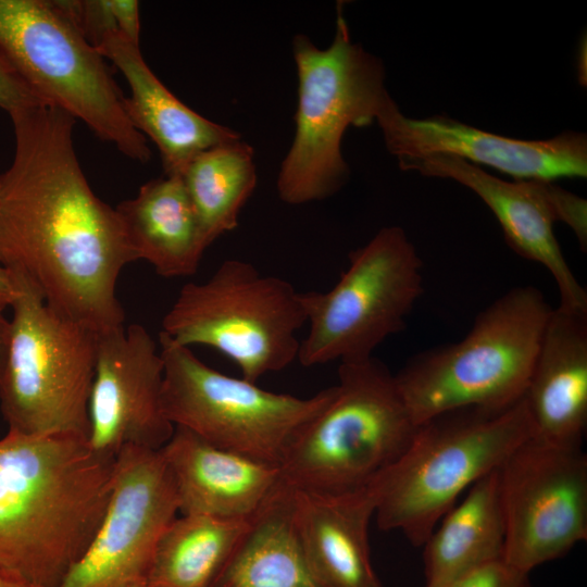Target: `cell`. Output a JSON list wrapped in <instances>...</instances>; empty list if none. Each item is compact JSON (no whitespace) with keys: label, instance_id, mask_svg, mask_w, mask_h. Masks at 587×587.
<instances>
[{"label":"cell","instance_id":"6da1fadb","mask_svg":"<svg viewBox=\"0 0 587 587\" xmlns=\"http://www.w3.org/2000/svg\"><path fill=\"white\" fill-rule=\"evenodd\" d=\"M10 117L15 152L0 175V264L97 334L125 326L116 285L137 259L116 209L95 195L80 168L76 120L50 103Z\"/></svg>","mask_w":587,"mask_h":587},{"label":"cell","instance_id":"7a4b0ae2","mask_svg":"<svg viewBox=\"0 0 587 587\" xmlns=\"http://www.w3.org/2000/svg\"><path fill=\"white\" fill-rule=\"evenodd\" d=\"M114 465L84 437L9 430L0 439V570L58 587L98 528Z\"/></svg>","mask_w":587,"mask_h":587},{"label":"cell","instance_id":"3957f363","mask_svg":"<svg viewBox=\"0 0 587 587\" xmlns=\"http://www.w3.org/2000/svg\"><path fill=\"white\" fill-rule=\"evenodd\" d=\"M532 436L524 398L503 409L466 407L426 420L372 485L378 527L422 547L460 495Z\"/></svg>","mask_w":587,"mask_h":587},{"label":"cell","instance_id":"277c9868","mask_svg":"<svg viewBox=\"0 0 587 587\" xmlns=\"http://www.w3.org/2000/svg\"><path fill=\"white\" fill-rule=\"evenodd\" d=\"M341 13L338 9L335 37L326 49L304 35L292 40L299 80L296 132L277 176L278 196L288 204L323 200L346 184L345 132L371 125L392 99L382 60L351 41Z\"/></svg>","mask_w":587,"mask_h":587},{"label":"cell","instance_id":"5b68a950","mask_svg":"<svg viewBox=\"0 0 587 587\" xmlns=\"http://www.w3.org/2000/svg\"><path fill=\"white\" fill-rule=\"evenodd\" d=\"M417 426L383 362H341L332 399L289 445L282 477L315 494L367 488L403 454Z\"/></svg>","mask_w":587,"mask_h":587},{"label":"cell","instance_id":"8992f818","mask_svg":"<svg viewBox=\"0 0 587 587\" xmlns=\"http://www.w3.org/2000/svg\"><path fill=\"white\" fill-rule=\"evenodd\" d=\"M551 311L538 288L515 287L482 310L460 341L411 358L395 377L414 422L521 400Z\"/></svg>","mask_w":587,"mask_h":587},{"label":"cell","instance_id":"52a82bcc","mask_svg":"<svg viewBox=\"0 0 587 587\" xmlns=\"http://www.w3.org/2000/svg\"><path fill=\"white\" fill-rule=\"evenodd\" d=\"M13 274L17 295L0 375L9 430L87 439L98 334L53 310L28 280Z\"/></svg>","mask_w":587,"mask_h":587},{"label":"cell","instance_id":"ba28073f","mask_svg":"<svg viewBox=\"0 0 587 587\" xmlns=\"http://www.w3.org/2000/svg\"><path fill=\"white\" fill-rule=\"evenodd\" d=\"M307 324L301 291L241 260L224 261L202 283H188L162 320L164 335L190 348L216 349L257 383L298 360Z\"/></svg>","mask_w":587,"mask_h":587},{"label":"cell","instance_id":"9c48e42d","mask_svg":"<svg viewBox=\"0 0 587 587\" xmlns=\"http://www.w3.org/2000/svg\"><path fill=\"white\" fill-rule=\"evenodd\" d=\"M0 50L46 103L140 163L151 157L103 57L47 0H0Z\"/></svg>","mask_w":587,"mask_h":587},{"label":"cell","instance_id":"30bf717a","mask_svg":"<svg viewBox=\"0 0 587 587\" xmlns=\"http://www.w3.org/2000/svg\"><path fill=\"white\" fill-rule=\"evenodd\" d=\"M422 261L404 230L384 227L349 254V266L327 291L301 292L309 325L298 361L315 366L373 357L405 326L423 292Z\"/></svg>","mask_w":587,"mask_h":587},{"label":"cell","instance_id":"8fae6325","mask_svg":"<svg viewBox=\"0 0 587 587\" xmlns=\"http://www.w3.org/2000/svg\"><path fill=\"white\" fill-rule=\"evenodd\" d=\"M159 346L168 421L211 445L266 463L279 466L298 432L334 394V386L309 398L268 391L210 367L163 333Z\"/></svg>","mask_w":587,"mask_h":587},{"label":"cell","instance_id":"7c38bea8","mask_svg":"<svg viewBox=\"0 0 587 587\" xmlns=\"http://www.w3.org/2000/svg\"><path fill=\"white\" fill-rule=\"evenodd\" d=\"M503 560L529 574L587 538V457L529 437L499 467Z\"/></svg>","mask_w":587,"mask_h":587},{"label":"cell","instance_id":"4fadbf2b","mask_svg":"<svg viewBox=\"0 0 587 587\" xmlns=\"http://www.w3.org/2000/svg\"><path fill=\"white\" fill-rule=\"evenodd\" d=\"M177 513L175 483L161 450H123L98 528L58 587L147 585L157 544Z\"/></svg>","mask_w":587,"mask_h":587},{"label":"cell","instance_id":"5bb4252c","mask_svg":"<svg viewBox=\"0 0 587 587\" xmlns=\"http://www.w3.org/2000/svg\"><path fill=\"white\" fill-rule=\"evenodd\" d=\"M164 362L139 324L98 334L88 401V437L98 454L115 459L129 448L161 450L175 426L162 404Z\"/></svg>","mask_w":587,"mask_h":587},{"label":"cell","instance_id":"9a60e30c","mask_svg":"<svg viewBox=\"0 0 587 587\" xmlns=\"http://www.w3.org/2000/svg\"><path fill=\"white\" fill-rule=\"evenodd\" d=\"M376 122L398 164L445 154L490 166L514 180L587 176V137L583 133L566 130L545 140L514 139L446 115L408 117L392 99Z\"/></svg>","mask_w":587,"mask_h":587},{"label":"cell","instance_id":"2e32d148","mask_svg":"<svg viewBox=\"0 0 587 587\" xmlns=\"http://www.w3.org/2000/svg\"><path fill=\"white\" fill-rule=\"evenodd\" d=\"M402 171L453 179L474 191L498 220L507 243L553 277L560 307L587 312L586 289L567 264L553 223L561 222L567 190L541 179L502 180L453 155L433 154L399 164Z\"/></svg>","mask_w":587,"mask_h":587},{"label":"cell","instance_id":"e0dca14e","mask_svg":"<svg viewBox=\"0 0 587 587\" xmlns=\"http://www.w3.org/2000/svg\"><path fill=\"white\" fill-rule=\"evenodd\" d=\"M161 452L180 514L249 520L282 482L278 465L218 448L179 426Z\"/></svg>","mask_w":587,"mask_h":587},{"label":"cell","instance_id":"ac0fdd59","mask_svg":"<svg viewBox=\"0 0 587 587\" xmlns=\"http://www.w3.org/2000/svg\"><path fill=\"white\" fill-rule=\"evenodd\" d=\"M523 398L533 437L582 447L587 426V312L552 309Z\"/></svg>","mask_w":587,"mask_h":587},{"label":"cell","instance_id":"d6986e66","mask_svg":"<svg viewBox=\"0 0 587 587\" xmlns=\"http://www.w3.org/2000/svg\"><path fill=\"white\" fill-rule=\"evenodd\" d=\"M96 49L127 80L130 96L124 100L125 111L134 127L158 147L164 174L182 175L199 153L241 138L177 99L149 68L139 46L118 32L104 36Z\"/></svg>","mask_w":587,"mask_h":587},{"label":"cell","instance_id":"ffe728a7","mask_svg":"<svg viewBox=\"0 0 587 587\" xmlns=\"http://www.w3.org/2000/svg\"><path fill=\"white\" fill-rule=\"evenodd\" d=\"M294 489L292 515L304 559L322 587H382L371 561L372 486L324 495Z\"/></svg>","mask_w":587,"mask_h":587},{"label":"cell","instance_id":"44dd1931","mask_svg":"<svg viewBox=\"0 0 587 587\" xmlns=\"http://www.w3.org/2000/svg\"><path fill=\"white\" fill-rule=\"evenodd\" d=\"M137 260L166 278L193 275L209 248L180 175L142 185L116 208Z\"/></svg>","mask_w":587,"mask_h":587},{"label":"cell","instance_id":"7402d4cb","mask_svg":"<svg viewBox=\"0 0 587 587\" xmlns=\"http://www.w3.org/2000/svg\"><path fill=\"white\" fill-rule=\"evenodd\" d=\"M505 522L499 467L476 480L439 521L423 547L425 586L440 585L503 559Z\"/></svg>","mask_w":587,"mask_h":587},{"label":"cell","instance_id":"603a6c76","mask_svg":"<svg viewBox=\"0 0 587 587\" xmlns=\"http://www.w3.org/2000/svg\"><path fill=\"white\" fill-rule=\"evenodd\" d=\"M292 492L282 477L211 587H322L297 538Z\"/></svg>","mask_w":587,"mask_h":587},{"label":"cell","instance_id":"cb8c5ba5","mask_svg":"<svg viewBox=\"0 0 587 587\" xmlns=\"http://www.w3.org/2000/svg\"><path fill=\"white\" fill-rule=\"evenodd\" d=\"M249 520L200 514L176 516L157 544L147 586L211 587Z\"/></svg>","mask_w":587,"mask_h":587},{"label":"cell","instance_id":"d4e9b609","mask_svg":"<svg viewBox=\"0 0 587 587\" xmlns=\"http://www.w3.org/2000/svg\"><path fill=\"white\" fill-rule=\"evenodd\" d=\"M180 176L209 247L236 228L255 188L253 150L241 138L215 146L199 153Z\"/></svg>","mask_w":587,"mask_h":587},{"label":"cell","instance_id":"484cf974","mask_svg":"<svg viewBox=\"0 0 587 587\" xmlns=\"http://www.w3.org/2000/svg\"><path fill=\"white\" fill-rule=\"evenodd\" d=\"M425 587H532V584L529 574L501 559L480 565L440 585Z\"/></svg>","mask_w":587,"mask_h":587},{"label":"cell","instance_id":"4316f807","mask_svg":"<svg viewBox=\"0 0 587 587\" xmlns=\"http://www.w3.org/2000/svg\"><path fill=\"white\" fill-rule=\"evenodd\" d=\"M42 103L0 50V108L10 115Z\"/></svg>","mask_w":587,"mask_h":587},{"label":"cell","instance_id":"83f0119b","mask_svg":"<svg viewBox=\"0 0 587 587\" xmlns=\"http://www.w3.org/2000/svg\"><path fill=\"white\" fill-rule=\"evenodd\" d=\"M117 29L130 42H139V4L134 0H111Z\"/></svg>","mask_w":587,"mask_h":587},{"label":"cell","instance_id":"f1b7e54d","mask_svg":"<svg viewBox=\"0 0 587 587\" xmlns=\"http://www.w3.org/2000/svg\"><path fill=\"white\" fill-rule=\"evenodd\" d=\"M17 295V282L14 274L0 264V303L10 307Z\"/></svg>","mask_w":587,"mask_h":587},{"label":"cell","instance_id":"f546056e","mask_svg":"<svg viewBox=\"0 0 587 587\" xmlns=\"http://www.w3.org/2000/svg\"><path fill=\"white\" fill-rule=\"evenodd\" d=\"M5 308V305L0 303V375L7 357L10 333V321L3 315Z\"/></svg>","mask_w":587,"mask_h":587},{"label":"cell","instance_id":"4dcf8cb0","mask_svg":"<svg viewBox=\"0 0 587 587\" xmlns=\"http://www.w3.org/2000/svg\"><path fill=\"white\" fill-rule=\"evenodd\" d=\"M0 587H40L21 577L0 570Z\"/></svg>","mask_w":587,"mask_h":587},{"label":"cell","instance_id":"1f68e13d","mask_svg":"<svg viewBox=\"0 0 587 587\" xmlns=\"http://www.w3.org/2000/svg\"><path fill=\"white\" fill-rule=\"evenodd\" d=\"M140 587H148L147 585L140 586Z\"/></svg>","mask_w":587,"mask_h":587}]
</instances>
